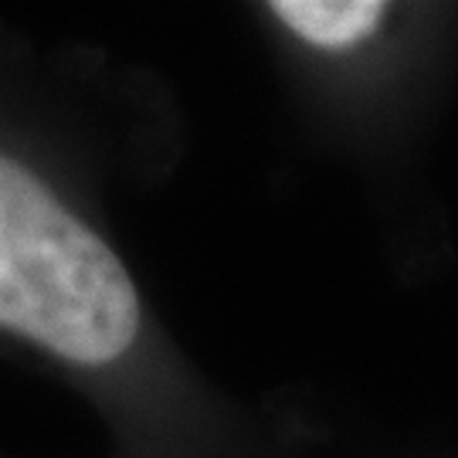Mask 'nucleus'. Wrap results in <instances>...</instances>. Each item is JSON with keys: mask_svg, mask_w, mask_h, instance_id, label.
I'll use <instances>...</instances> for the list:
<instances>
[{"mask_svg": "<svg viewBox=\"0 0 458 458\" xmlns=\"http://www.w3.org/2000/svg\"><path fill=\"white\" fill-rule=\"evenodd\" d=\"M272 14L306 38L316 48L344 51L360 45L384 17V4L377 0H278Z\"/></svg>", "mask_w": 458, "mask_h": 458, "instance_id": "nucleus-2", "label": "nucleus"}, {"mask_svg": "<svg viewBox=\"0 0 458 458\" xmlns=\"http://www.w3.org/2000/svg\"><path fill=\"white\" fill-rule=\"evenodd\" d=\"M0 327L102 367L140 333L126 265L28 166L0 153Z\"/></svg>", "mask_w": 458, "mask_h": 458, "instance_id": "nucleus-1", "label": "nucleus"}]
</instances>
